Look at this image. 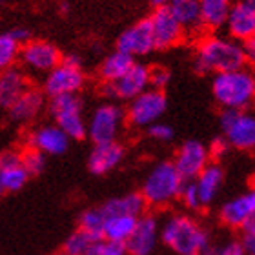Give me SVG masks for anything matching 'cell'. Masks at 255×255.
<instances>
[{"label":"cell","mask_w":255,"mask_h":255,"mask_svg":"<svg viewBox=\"0 0 255 255\" xmlns=\"http://www.w3.org/2000/svg\"><path fill=\"white\" fill-rule=\"evenodd\" d=\"M160 241L177 255H201L210 246L208 232L195 219L175 213L160 226Z\"/></svg>","instance_id":"obj_1"},{"label":"cell","mask_w":255,"mask_h":255,"mask_svg":"<svg viewBox=\"0 0 255 255\" xmlns=\"http://www.w3.org/2000/svg\"><path fill=\"white\" fill-rule=\"evenodd\" d=\"M246 57L243 53L241 44L226 40V38H206L199 48L195 60V69L199 73H226L245 69Z\"/></svg>","instance_id":"obj_2"},{"label":"cell","mask_w":255,"mask_h":255,"mask_svg":"<svg viewBox=\"0 0 255 255\" xmlns=\"http://www.w3.org/2000/svg\"><path fill=\"white\" fill-rule=\"evenodd\" d=\"M182 184H184V179L179 175L173 162L164 160V162L155 164L146 175L140 195L148 206L162 208L179 199Z\"/></svg>","instance_id":"obj_3"},{"label":"cell","mask_w":255,"mask_h":255,"mask_svg":"<svg viewBox=\"0 0 255 255\" xmlns=\"http://www.w3.org/2000/svg\"><path fill=\"white\" fill-rule=\"evenodd\" d=\"M213 97L224 110L245 112L255 97L254 75L246 69L217 73L213 79Z\"/></svg>","instance_id":"obj_4"},{"label":"cell","mask_w":255,"mask_h":255,"mask_svg":"<svg viewBox=\"0 0 255 255\" xmlns=\"http://www.w3.org/2000/svg\"><path fill=\"white\" fill-rule=\"evenodd\" d=\"M49 112L57 121V128L62 129V133L68 138L86 137L88 126L82 117V102L77 95H59L51 99Z\"/></svg>","instance_id":"obj_5"},{"label":"cell","mask_w":255,"mask_h":255,"mask_svg":"<svg viewBox=\"0 0 255 255\" xmlns=\"http://www.w3.org/2000/svg\"><path fill=\"white\" fill-rule=\"evenodd\" d=\"M166 108H168V99L164 91L146 90L131 99L124 117L135 128H149L164 115Z\"/></svg>","instance_id":"obj_6"},{"label":"cell","mask_w":255,"mask_h":255,"mask_svg":"<svg viewBox=\"0 0 255 255\" xmlns=\"http://www.w3.org/2000/svg\"><path fill=\"white\" fill-rule=\"evenodd\" d=\"M224 140L228 146L248 151L255 146V119L243 110H224L221 115Z\"/></svg>","instance_id":"obj_7"},{"label":"cell","mask_w":255,"mask_h":255,"mask_svg":"<svg viewBox=\"0 0 255 255\" xmlns=\"http://www.w3.org/2000/svg\"><path fill=\"white\" fill-rule=\"evenodd\" d=\"M124 124V112L115 104H102L93 112L88 126L91 140L95 144L117 142Z\"/></svg>","instance_id":"obj_8"},{"label":"cell","mask_w":255,"mask_h":255,"mask_svg":"<svg viewBox=\"0 0 255 255\" xmlns=\"http://www.w3.org/2000/svg\"><path fill=\"white\" fill-rule=\"evenodd\" d=\"M160 241V223L151 213L137 219L131 235L124 243L128 255H151Z\"/></svg>","instance_id":"obj_9"},{"label":"cell","mask_w":255,"mask_h":255,"mask_svg":"<svg viewBox=\"0 0 255 255\" xmlns=\"http://www.w3.org/2000/svg\"><path fill=\"white\" fill-rule=\"evenodd\" d=\"M208 164H210V151L199 140H188L182 144L173 160V166L184 181H193Z\"/></svg>","instance_id":"obj_10"},{"label":"cell","mask_w":255,"mask_h":255,"mask_svg":"<svg viewBox=\"0 0 255 255\" xmlns=\"http://www.w3.org/2000/svg\"><path fill=\"white\" fill-rule=\"evenodd\" d=\"M149 26H151L153 46L159 49L177 46L184 37V29L173 18V15L168 11V7H160V9L155 11L153 16L149 18Z\"/></svg>","instance_id":"obj_11"},{"label":"cell","mask_w":255,"mask_h":255,"mask_svg":"<svg viewBox=\"0 0 255 255\" xmlns=\"http://www.w3.org/2000/svg\"><path fill=\"white\" fill-rule=\"evenodd\" d=\"M84 86V73L80 68L59 64L51 69L46 79L44 90L51 99L59 95H77V91Z\"/></svg>","instance_id":"obj_12"},{"label":"cell","mask_w":255,"mask_h":255,"mask_svg":"<svg viewBox=\"0 0 255 255\" xmlns=\"http://www.w3.org/2000/svg\"><path fill=\"white\" fill-rule=\"evenodd\" d=\"M219 217L230 228L241 230L250 221H255V193L245 191L223 204Z\"/></svg>","instance_id":"obj_13"},{"label":"cell","mask_w":255,"mask_h":255,"mask_svg":"<svg viewBox=\"0 0 255 255\" xmlns=\"http://www.w3.org/2000/svg\"><path fill=\"white\" fill-rule=\"evenodd\" d=\"M153 37H151V26L149 18L137 22L135 26L128 27L126 31L119 35L117 51L126 53L129 57L133 55H146L153 49Z\"/></svg>","instance_id":"obj_14"},{"label":"cell","mask_w":255,"mask_h":255,"mask_svg":"<svg viewBox=\"0 0 255 255\" xmlns=\"http://www.w3.org/2000/svg\"><path fill=\"white\" fill-rule=\"evenodd\" d=\"M20 55L22 60L29 68L38 69V71H51L59 66L62 59L57 46L46 40H29L27 44H24Z\"/></svg>","instance_id":"obj_15"},{"label":"cell","mask_w":255,"mask_h":255,"mask_svg":"<svg viewBox=\"0 0 255 255\" xmlns=\"http://www.w3.org/2000/svg\"><path fill=\"white\" fill-rule=\"evenodd\" d=\"M230 35L234 38L248 40L255 33V0H239L232 4L226 18Z\"/></svg>","instance_id":"obj_16"},{"label":"cell","mask_w":255,"mask_h":255,"mask_svg":"<svg viewBox=\"0 0 255 255\" xmlns=\"http://www.w3.org/2000/svg\"><path fill=\"white\" fill-rule=\"evenodd\" d=\"M148 73L149 68H146L142 64H133L121 79L115 80V82H110L113 91V99L131 101L137 95H140L142 91H146L149 86Z\"/></svg>","instance_id":"obj_17"},{"label":"cell","mask_w":255,"mask_h":255,"mask_svg":"<svg viewBox=\"0 0 255 255\" xmlns=\"http://www.w3.org/2000/svg\"><path fill=\"white\" fill-rule=\"evenodd\" d=\"M29 181L27 171L20 162V153L7 151L0 157V188L2 191H18Z\"/></svg>","instance_id":"obj_18"},{"label":"cell","mask_w":255,"mask_h":255,"mask_svg":"<svg viewBox=\"0 0 255 255\" xmlns=\"http://www.w3.org/2000/svg\"><path fill=\"white\" fill-rule=\"evenodd\" d=\"M124 159V148L119 142L95 144L88 159V168L95 175H104L115 170Z\"/></svg>","instance_id":"obj_19"},{"label":"cell","mask_w":255,"mask_h":255,"mask_svg":"<svg viewBox=\"0 0 255 255\" xmlns=\"http://www.w3.org/2000/svg\"><path fill=\"white\" fill-rule=\"evenodd\" d=\"M69 146V138L57 126H42L29 137V148L44 155H60Z\"/></svg>","instance_id":"obj_20"},{"label":"cell","mask_w":255,"mask_h":255,"mask_svg":"<svg viewBox=\"0 0 255 255\" xmlns=\"http://www.w3.org/2000/svg\"><path fill=\"white\" fill-rule=\"evenodd\" d=\"M193 182H195L197 193H199L202 208L210 206V204L217 199L219 191L223 188L224 171L219 164H212V162H210V164L193 179Z\"/></svg>","instance_id":"obj_21"},{"label":"cell","mask_w":255,"mask_h":255,"mask_svg":"<svg viewBox=\"0 0 255 255\" xmlns=\"http://www.w3.org/2000/svg\"><path fill=\"white\" fill-rule=\"evenodd\" d=\"M27 88L29 86H27V80L22 71L15 68L0 71V106L9 110Z\"/></svg>","instance_id":"obj_22"},{"label":"cell","mask_w":255,"mask_h":255,"mask_svg":"<svg viewBox=\"0 0 255 255\" xmlns=\"http://www.w3.org/2000/svg\"><path fill=\"white\" fill-rule=\"evenodd\" d=\"M101 208L102 212H104V215H129V217L138 219L146 213L148 204L142 199L140 191H133V193H126L123 197L110 199Z\"/></svg>","instance_id":"obj_23"},{"label":"cell","mask_w":255,"mask_h":255,"mask_svg":"<svg viewBox=\"0 0 255 255\" xmlns=\"http://www.w3.org/2000/svg\"><path fill=\"white\" fill-rule=\"evenodd\" d=\"M44 106V95L42 91L35 90V88H27L18 99L15 101V104L9 108V115L15 123H27L35 119L40 113Z\"/></svg>","instance_id":"obj_24"},{"label":"cell","mask_w":255,"mask_h":255,"mask_svg":"<svg viewBox=\"0 0 255 255\" xmlns=\"http://www.w3.org/2000/svg\"><path fill=\"white\" fill-rule=\"evenodd\" d=\"M232 0H199V13L204 27L217 29L226 24L228 13L232 9Z\"/></svg>","instance_id":"obj_25"},{"label":"cell","mask_w":255,"mask_h":255,"mask_svg":"<svg viewBox=\"0 0 255 255\" xmlns=\"http://www.w3.org/2000/svg\"><path fill=\"white\" fill-rule=\"evenodd\" d=\"M168 11L181 24L182 29L202 27L201 13H199V0H170Z\"/></svg>","instance_id":"obj_26"},{"label":"cell","mask_w":255,"mask_h":255,"mask_svg":"<svg viewBox=\"0 0 255 255\" xmlns=\"http://www.w3.org/2000/svg\"><path fill=\"white\" fill-rule=\"evenodd\" d=\"M135 224H137V219L129 217V215H106L104 241L124 245L128 241V237L131 235Z\"/></svg>","instance_id":"obj_27"},{"label":"cell","mask_w":255,"mask_h":255,"mask_svg":"<svg viewBox=\"0 0 255 255\" xmlns=\"http://www.w3.org/2000/svg\"><path fill=\"white\" fill-rule=\"evenodd\" d=\"M133 57L121 51H115L110 57H106V60L101 66V77L104 79V82H115L126 73L128 69L133 66Z\"/></svg>","instance_id":"obj_28"},{"label":"cell","mask_w":255,"mask_h":255,"mask_svg":"<svg viewBox=\"0 0 255 255\" xmlns=\"http://www.w3.org/2000/svg\"><path fill=\"white\" fill-rule=\"evenodd\" d=\"M106 215L102 208H91L80 215V232H84L91 241H104Z\"/></svg>","instance_id":"obj_29"},{"label":"cell","mask_w":255,"mask_h":255,"mask_svg":"<svg viewBox=\"0 0 255 255\" xmlns=\"http://www.w3.org/2000/svg\"><path fill=\"white\" fill-rule=\"evenodd\" d=\"M20 162L29 177L38 175V173H42L44 168H46V155L40 153V151L35 148H26L24 153H20Z\"/></svg>","instance_id":"obj_30"},{"label":"cell","mask_w":255,"mask_h":255,"mask_svg":"<svg viewBox=\"0 0 255 255\" xmlns=\"http://www.w3.org/2000/svg\"><path fill=\"white\" fill-rule=\"evenodd\" d=\"M91 243H95V241H91L84 232L77 230V232H73V234L66 239L62 252H66V254H69V255H84L86 252H88V248L91 246Z\"/></svg>","instance_id":"obj_31"},{"label":"cell","mask_w":255,"mask_h":255,"mask_svg":"<svg viewBox=\"0 0 255 255\" xmlns=\"http://www.w3.org/2000/svg\"><path fill=\"white\" fill-rule=\"evenodd\" d=\"M18 44L9 35H0V71L11 68L18 55Z\"/></svg>","instance_id":"obj_32"},{"label":"cell","mask_w":255,"mask_h":255,"mask_svg":"<svg viewBox=\"0 0 255 255\" xmlns=\"http://www.w3.org/2000/svg\"><path fill=\"white\" fill-rule=\"evenodd\" d=\"M179 199L182 201V204L188 208V210H201V199H199V193H197L195 182L193 181H184L181 188V193H179Z\"/></svg>","instance_id":"obj_33"},{"label":"cell","mask_w":255,"mask_h":255,"mask_svg":"<svg viewBox=\"0 0 255 255\" xmlns=\"http://www.w3.org/2000/svg\"><path fill=\"white\" fill-rule=\"evenodd\" d=\"M149 86H153V90L162 91L170 82V71L166 68H151L148 73Z\"/></svg>","instance_id":"obj_34"},{"label":"cell","mask_w":255,"mask_h":255,"mask_svg":"<svg viewBox=\"0 0 255 255\" xmlns=\"http://www.w3.org/2000/svg\"><path fill=\"white\" fill-rule=\"evenodd\" d=\"M243 239L239 241L243 250L246 252V255L255 254V221H250L248 224L243 226Z\"/></svg>","instance_id":"obj_35"},{"label":"cell","mask_w":255,"mask_h":255,"mask_svg":"<svg viewBox=\"0 0 255 255\" xmlns=\"http://www.w3.org/2000/svg\"><path fill=\"white\" fill-rule=\"evenodd\" d=\"M148 133H149V137L155 138V140H160V142H168V140L173 138V129H171V126L162 124V123L151 124V126L148 128Z\"/></svg>","instance_id":"obj_36"},{"label":"cell","mask_w":255,"mask_h":255,"mask_svg":"<svg viewBox=\"0 0 255 255\" xmlns=\"http://www.w3.org/2000/svg\"><path fill=\"white\" fill-rule=\"evenodd\" d=\"M219 255H246V252L243 250L239 241H232L226 243L223 248H219Z\"/></svg>","instance_id":"obj_37"},{"label":"cell","mask_w":255,"mask_h":255,"mask_svg":"<svg viewBox=\"0 0 255 255\" xmlns=\"http://www.w3.org/2000/svg\"><path fill=\"white\" fill-rule=\"evenodd\" d=\"M7 35H9V37L18 44V46H20V44H27L29 40H31V33L27 31L26 27H16V29L9 31Z\"/></svg>","instance_id":"obj_38"},{"label":"cell","mask_w":255,"mask_h":255,"mask_svg":"<svg viewBox=\"0 0 255 255\" xmlns=\"http://www.w3.org/2000/svg\"><path fill=\"white\" fill-rule=\"evenodd\" d=\"M102 252H104V255H128L124 245L110 243V241H104V243H102Z\"/></svg>","instance_id":"obj_39"},{"label":"cell","mask_w":255,"mask_h":255,"mask_svg":"<svg viewBox=\"0 0 255 255\" xmlns=\"http://www.w3.org/2000/svg\"><path fill=\"white\" fill-rule=\"evenodd\" d=\"M226 148H228V142L224 140V138H215L213 140V144L208 148V151H210V157H221V155H224V151H226Z\"/></svg>","instance_id":"obj_40"},{"label":"cell","mask_w":255,"mask_h":255,"mask_svg":"<svg viewBox=\"0 0 255 255\" xmlns=\"http://www.w3.org/2000/svg\"><path fill=\"white\" fill-rule=\"evenodd\" d=\"M241 48H243V53H245L246 60H254L255 59V40H254V38H248V40H245V44H243Z\"/></svg>","instance_id":"obj_41"},{"label":"cell","mask_w":255,"mask_h":255,"mask_svg":"<svg viewBox=\"0 0 255 255\" xmlns=\"http://www.w3.org/2000/svg\"><path fill=\"white\" fill-rule=\"evenodd\" d=\"M102 243H104V241H95V243H91V246L88 248V252H86L84 255H104V252H102Z\"/></svg>","instance_id":"obj_42"},{"label":"cell","mask_w":255,"mask_h":255,"mask_svg":"<svg viewBox=\"0 0 255 255\" xmlns=\"http://www.w3.org/2000/svg\"><path fill=\"white\" fill-rule=\"evenodd\" d=\"M151 4H153L157 9H160V7H168L170 0H151Z\"/></svg>","instance_id":"obj_43"},{"label":"cell","mask_w":255,"mask_h":255,"mask_svg":"<svg viewBox=\"0 0 255 255\" xmlns=\"http://www.w3.org/2000/svg\"><path fill=\"white\" fill-rule=\"evenodd\" d=\"M201 255H219V248H215V246H208L206 250H202Z\"/></svg>","instance_id":"obj_44"},{"label":"cell","mask_w":255,"mask_h":255,"mask_svg":"<svg viewBox=\"0 0 255 255\" xmlns=\"http://www.w3.org/2000/svg\"><path fill=\"white\" fill-rule=\"evenodd\" d=\"M60 9H62V11H68V9H69L68 2H62V4H60Z\"/></svg>","instance_id":"obj_45"},{"label":"cell","mask_w":255,"mask_h":255,"mask_svg":"<svg viewBox=\"0 0 255 255\" xmlns=\"http://www.w3.org/2000/svg\"><path fill=\"white\" fill-rule=\"evenodd\" d=\"M55 255H69V254H66V252H59V254H55Z\"/></svg>","instance_id":"obj_46"},{"label":"cell","mask_w":255,"mask_h":255,"mask_svg":"<svg viewBox=\"0 0 255 255\" xmlns=\"http://www.w3.org/2000/svg\"><path fill=\"white\" fill-rule=\"evenodd\" d=\"M2 193H4V191H2V188H0V195H2Z\"/></svg>","instance_id":"obj_47"}]
</instances>
